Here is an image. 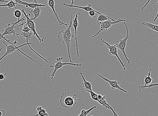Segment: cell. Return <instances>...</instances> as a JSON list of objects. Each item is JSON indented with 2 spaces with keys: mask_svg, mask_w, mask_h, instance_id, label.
<instances>
[{
  "mask_svg": "<svg viewBox=\"0 0 158 116\" xmlns=\"http://www.w3.org/2000/svg\"><path fill=\"white\" fill-rule=\"evenodd\" d=\"M24 25L23 29L21 30V31L24 32H28L31 31L26 23L24 24Z\"/></svg>",
  "mask_w": 158,
  "mask_h": 116,
  "instance_id": "obj_29",
  "label": "cell"
},
{
  "mask_svg": "<svg viewBox=\"0 0 158 116\" xmlns=\"http://www.w3.org/2000/svg\"><path fill=\"white\" fill-rule=\"evenodd\" d=\"M88 13L89 16H90L92 18H96V17L97 16L98 14L99 15H104L97 11H90Z\"/></svg>",
  "mask_w": 158,
  "mask_h": 116,
  "instance_id": "obj_25",
  "label": "cell"
},
{
  "mask_svg": "<svg viewBox=\"0 0 158 116\" xmlns=\"http://www.w3.org/2000/svg\"><path fill=\"white\" fill-rule=\"evenodd\" d=\"M2 48H0V53H1L2 52Z\"/></svg>",
  "mask_w": 158,
  "mask_h": 116,
  "instance_id": "obj_39",
  "label": "cell"
},
{
  "mask_svg": "<svg viewBox=\"0 0 158 116\" xmlns=\"http://www.w3.org/2000/svg\"><path fill=\"white\" fill-rule=\"evenodd\" d=\"M73 8H72L71 18L69 26L66 30H62L61 31L59 32L58 33V42L60 43H62L67 46L68 57L69 58L70 62L74 63L72 61L70 52L71 38L74 37V35L71 33V28L72 25H73Z\"/></svg>",
  "mask_w": 158,
  "mask_h": 116,
  "instance_id": "obj_1",
  "label": "cell"
},
{
  "mask_svg": "<svg viewBox=\"0 0 158 116\" xmlns=\"http://www.w3.org/2000/svg\"><path fill=\"white\" fill-rule=\"evenodd\" d=\"M63 59V57L57 58L55 62V64H51L50 66V67H54V70L51 75V81H53L54 80V77L57 71L60 69H62L64 66L71 65L74 67H81L82 66L81 64V63L76 64L71 63H62V60Z\"/></svg>",
  "mask_w": 158,
  "mask_h": 116,
  "instance_id": "obj_4",
  "label": "cell"
},
{
  "mask_svg": "<svg viewBox=\"0 0 158 116\" xmlns=\"http://www.w3.org/2000/svg\"><path fill=\"white\" fill-rule=\"evenodd\" d=\"M18 4L16 2H13V0H11V1L9 2L7 4L5 5H0L1 7H7L10 9H12L13 8H14L16 9V5Z\"/></svg>",
  "mask_w": 158,
  "mask_h": 116,
  "instance_id": "obj_21",
  "label": "cell"
},
{
  "mask_svg": "<svg viewBox=\"0 0 158 116\" xmlns=\"http://www.w3.org/2000/svg\"><path fill=\"white\" fill-rule=\"evenodd\" d=\"M42 108H43L42 107H38L36 108V110L37 111H40L41 110V109H42Z\"/></svg>",
  "mask_w": 158,
  "mask_h": 116,
  "instance_id": "obj_32",
  "label": "cell"
},
{
  "mask_svg": "<svg viewBox=\"0 0 158 116\" xmlns=\"http://www.w3.org/2000/svg\"><path fill=\"white\" fill-rule=\"evenodd\" d=\"M14 69V68H12L9 69L8 71H6L5 74L0 73V80H4L7 75V74L9 72V71L12 70Z\"/></svg>",
  "mask_w": 158,
  "mask_h": 116,
  "instance_id": "obj_28",
  "label": "cell"
},
{
  "mask_svg": "<svg viewBox=\"0 0 158 116\" xmlns=\"http://www.w3.org/2000/svg\"><path fill=\"white\" fill-rule=\"evenodd\" d=\"M43 116H49V114L46 112V113L44 114Z\"/></svg>",
  "mask_w": 158,
  "mask_h": 116,
  "instance_id": "obj_38",
  "label": "cell"
},
{
  "mask_svg": "<svg viewBox=\"0 0 158 116\" xmlns=\"http://www.w3.org/2000/svg\"><path fill=\"white\" fill-rule=\"evenodd\" d=\"M81 13H76L75 15V18L73 20V25L74 27L75 33V42H76V45H75V47L76 48L77 52V57H80L79 56V45L77 42V29L78 25V18L79 16L80 15Z\"/></svg>",
  "mask_w": 158,
  "mask_h": 116,
  "instance_id": "obj_11",
  "label": "cell"
},
{
  "mask_svg": "<svg viewBox=\"0 0 158 116\" xmlns=\"http://www.w3.org/2000/svg\"><path fill=\"white\" fill-rule=\"evenodd\" d=\"M21 35L24 38H25L26 40L27 43H29V41L32 39V31L28 32H24L21 31Z\"/></svg>",
  "mask_w": 158,
  "mask_h": 116,
  "instance_id": "obj_20",
  "label": "cell"
},
{
  "mask_svg": "<svg viewBox=\"0 0 158 116\" xmlns=\"http://www.w3.org/2000/svg\"><path fill=\"white\" fill-rule=\"evenodd\" d=\"M117 1H118V0H117Z\"/></svg>",
  "mask_w": 158,
  "mask_h": 116,
  "instance_id": "obj_42",
  "label": "cell"
},
{
  "mask_svg": "<svg viewBox=\"0 0 158 116\" xmlns=\"http://www.w3.org/2000/svg\"><path fill=\"white\" fill-rule=\"evenodd\" d=\"M155 86H158V83L149 84L146 86H144L142 85H141L139 86V92L141 91L145 88H150Z\"/></svg>",
  "mask_w": 158,
  "mask_h": 116,
  "instance_id": "obj_24",
  "label": "cell"
},
{
  "mask_svg": "<svg viewBox=\"0 0 158 116\" xmlns=\"http://www.w3.org/2000/svg\"><path fill=\"white\" fill-rule=\"evenodd\" d=\"M157 5H158V2L157 3ZM158 11L157 13V14L155 18H154V19H153V21L154 22H155L156 20L158 19Z\"/></svg>",
  "mask_w": 158,
  "mask_h": 116,
  "instance_id": "obj_31",
  "label": "cell"
},
{
  "mask_svg": "<svg viewBox=\"0 0 158 116\" xmlns=\"http://www.w3.org/2000/svg\"><path fill=\"white\" fill-rule=\"evenodd\" d=\"M76 96V95L75 94L72 95L70 92L68 93H63L62 95L60 100L62 106L65 108L75 106L77 104L76 101L82 100L81 99L77 98Z\"/></svg>",
  "mask_w": 158,
  "mask_h": 116,
  "instance_id": "obj_2",
  "label": "cell"
},
{
  "mask_svg": "<svg viewBox=\"0 0 158 116\" xmlns=\"http://www.w3.org/2000/svg\"><path fill=\"white\" fill-rule=\"evenodd\" d=\"M2 112L1 111H0V116H2Z\"/></svg>",
  "mask_w": 158,
  "mask_h": 116,
  "instance_id": "obj_37",
  "label": "cell"
},
{
  "mask_svg": "<svg viewBox=\"0 0 158 116\" xmlns=\"http://www.w3.org/2000/svg\"><path fill=\"white\" fill-rule=\"evenodd\" d=\"M18 3H19V4L23 5H25L26 6V7L28 8V7H30V8L32 9H34L36 7H46V6L44 5H42L41 4H37V3H28L25 2H20L18 1H16Z\"/></svg>",
  "mask_w": 158,
  "mask_h": 116,
  "instance_id": "obj_14",
  "label": "cell"
},
{
  "mask_svg": "<svg viewBox=\"0 0 158 116\" xmlns=\"http://www.w3.org/2000/svg\"><path fill=\"white\" fill-rule=\"evenodd\" d=\"M88 92L90 93L91 96L92 98V100H94L98 102V103L102 105L103 107H104L106 109L110 110V109L109 107L106 106L104 104L102 103L101 102L99 101L98 98V95L95 92H93L92 90L88 91Z\"/></svg>",
  "mask_w": 158,
  "mask_h": 116,
  "instance_id": "obj_17",
  "label": "cell"
},
{
  "mask_svg": "<svg viewBox=\"0 0 158 116\" xmlns=\"http://www.w3.org/2000/svg\"><path fill=\"white\" fill-rule=\"evenodd\" d=\"M90 116H92V115H91Z\"/></svg>",
  "mask_w": 158,
  "mask_h": 116,
  "instance_id": "obj_41",
  "label": "cell"
},
{
  "mask_svg": "<svg viewBox=\"0 0 158 116\" xmlns=\"http://www.w3.org/2000/svg\"><path fill=\"white\" fill-rule=\"evenodd\" d=\"M126 20L118 19L116 21H115V20L109 19L104 22H97L98 25L100 26V28L97 33L92 36V38H94L95 37L98 35L101 32L106 31L110 28L112 25L122 22H126Z\"/></svg>",
  "mask_w": 158,
  "mask_h": 116,
  "instance_id": "obj_6",
  "label": "cell"
},
{
  "mask_svg": "<svg viewBox=\"0 0 158 116\" xmlns=\"http://www.w3.org/2000/svg\"><path fill=\"white\" fill-rule=\"evenodd\" d=\"M157 103H158V101H157Z\"/></svg>",
  "mask_w": 158,
  "mask_h": 116,
  "instance_id": "obj_40",
  "label": "cell"
},
{
  "mask_svg": "<svg viewBox=\"0 0 158 116\" xmlns=\"http://www.w3.org/2000/svg\"><path fill=\"white\" fill-rule=\"evenodd\" d=\"M100 40L107 46V48L109 49L108 53L109 54L111 55L116 56L118 58L120 63L122 65L123 69L126 70V65L122 61L118 55V48L116 46L115 44L114 45H111V44L105 42V41L102 38H101Z\"/></svg>",
  "mask_w": 158,
  "mask_h": 116,
  "instance_id": "obj_9",
  "label": "cell"
},
{
  "mask_svg": "<svg viewBox=\"0 0 158 116\" xmlns=\"http://www.w3.org/2000/svg\"><path fill=\"white\" fill-rule=\"evenodd\" d=\"M98 75L100 77L102 78L104 81L108 83L112 90L117 89L124 92L125 93H128V92L126 90L123 89L120 87L119 84L120 83L119 82L116 80L111 81L108 79V78L101 76L100 74H98Z\"/></svg>",
  "mask_w": 158,
  "mask_h": 116,
  "instance_id": "obj_10",
  "label": "cell"
},
{
  "mask_svg": "<svg viewBox=\"0 0 158 116\" xmlns=\"http://www.w3.org/2000/svg\"><path fill=\"white\" fill-rule=\"evenodd\" d=\"M114 114V116H119L116 113V112L115 113L113 114Z\"/></svg>",
  "mask_w": 158,
  "mask_h": 116,
  "instance_id": "obj_35",
  "label": "cell"
},
{
  "mask_svg": "<svg viewBox=\"0 0 158 116\" xmlns=\"http://www.w3.org/2000/svg\"><path fill=\"white\" fill-rule=\"evenodd\" d=\"M70 1H71V5H73L74 0H70Z\"/></svg>",
  "mask_w": 158,
  "mask_h": 116,
  "instance_id": "obj_34",
  "label": "cell"
},
{
  "mask_svg": "<svg viewBox=\"0 0 158 116\" xmlns=\"http://www.w3.org/2000/svg\"><path fill=\"white\" fill-rule=\"evenodd\" d=\"M14 16L18 18V20H20V19L22 15V12L18 9H16L14 11Z\"/></svg>",
  "mask_w": 158,
  "mask_h": 116,
  "instance_id": "obj_26",
  "label": "cell"
},
{
  "mask_svg": "<svg viewBox=\"0 0 158 116\" xmlns=\"http://www.w3.org/2000/svg\"><path fill=\"white\" fill-rule=\"evenodd\" d=\"M48 5L50 7L51 9H52L54 15L56 17V18L58 22L59 23V24L60 26L65 25L66 26H68V24L62 22L59 17H58V15L56 13L55 10V2L54 0H48Z\"/></svg>",
  "mask_w": 158,
  "mask_h": 116,
  "instance_id": "obj_12",
  "label": "cell"
},
{
  "mask_svg": "<svg viewBox=\"0 0 158 116\" xmlns=\"http://www.w3.org/2000/svg\"><path fill=\"white\" fill-rule=\"evenodd\" d=\"M151 62H152V60L151 59L150 60L149 72L148 74V75L147 76H146L145 77V80H144V82H145V85H144V86H147V85L150 84L153 81L152 78L151 77V71H152V69H151Z\"/></svg>",
  "mask_w": 158,
  "mask_h": 116,
  "instance_id": "obj_16",
  "label": "cell"
},
{
  "mask_svg": "<svg viewBox=\"0 0 158 116\" xmlns=\"http://www.w3.org/2000/svg\"><path fill=\"white\" fill-rule=\"evenodd\" d=\"M42 8V7H38L34 8L33 10H32L31 11L28 13V15L29 16L31 15H33L34 16L33 18H30L31 19L33 20H35L37 18L40 17Z\"/></svg>",
  "mask_w": 158,
  "mask_h": 116,
  "instance_id": "obj_13",
  "label": "cell"
},
{
  "mask_svg": "<svg viewBox=\"0 0 158 116\" xmlns=\"http://www.w3.org/2000/svg\"><path fill=\"white\" fill-rule=\"evenodd\" d=\"M124 25L125 26L126 29V35L125 38L123 39H120L119 40L120 42L118 44H116L115 45L117 48L118 49L123 53V55L125 57V59L127 61V63L130 64V60H131L129 59L127 57L126 54L125 52L126 47V45L127 41L130 38V36L129 34V32L128 30V27L126 24L125 22L123 23Z\"/></svg>",
  "mask_w": 158,
  "mask_h": 116,
  "instance_id": "obj_7",
  "label": "cell"
},
{
  "mask_svg": "<svg viewBox=\"0 0 158 116\" xmlns=\"http://www.w3.org/2000/svg\"><path fill=\"white\" fill-rule=\"evenodd\" d=\"M109 19L115 20L112 18L110 17L109 16L105 15H99L97 19V22H104L106 21V20H108Z\"/></svg>",
  "mask_w": 158,
  "mask_h": 116,
  "instance_id": "obj_22",
  "label": "cell"
},
{
  "mask_svg": "<svg viewBox=\"0 0 158 116\" xmlns=\"http://www.w3.org/2000/svg\"><path fill=\"white\" fill-rule=\"evenodd\" d=\"M21 12L23 13L24 15H25V17L27 19V21L25 23H23L19 25L18 27L24 25V24L26 23L31 30V31L33 32V35L36 36L38 39L39 40L40 42H44V38H41V36H40L36 32V27L35 24L34 23L33 20L31 19V18L29 17V16L28 14H27L25 13L24 9L21 10Z\"/></svg>",
  "mask_w": 158,
  "mask_h": 116,
  "instance_id": "obj_8",
  "label": "cell"
},
{
  "mask_svg": "<svg viewBox=\"0 0 158 116\" xmlns=\"http://www.w3.org/2000/svg\"><path fill=\"white\" fill-rule=\"evenodd\" d=\"M3 43L5 44L6 46V52L4 54V55H3L1 58H0V60H1L3 59V58H4L5 57L7 56L8 55H9V54L14 53L16 50H18L21 53L23 54L26 57H28L29 59L31 60L34 61V62H36L37 64H38L41 67L42 66V65H41L40 64L38 63L35 60H34L32 59V58L28 56H27L26 54H25L23 52H22L21 50L19 49V48L20 47H21L26 45H28L30 48V49H31V50H32L33 52H35V51L34 50L30 45V44H31L32 43L29 42L28 43H26L24 44H23V45L19 46H17L16 45H14V44H10L9 45H7L6 43V41L4 40H3Z\"/></svg>",
  "mask_w": 158,
  "mask_h": 116,
  "instance_id": "obj_3",
  "label": "cell"
},
{
  "mask_svg": "<svg viewBox=\"0 0 158 116\" xmlns=\"http://www.w3.org/2000/svg\"><path fill=\"white\" fill-rule=\"evenodd\" d=\"M151 1V0H148V1L146 3V4L145 5H144V6L142 8L141 10V11H140L141 13L143 11L144 9H145L146 7L148 5V4H149V3Z\"/></svg>",
  "mask_w": 158,
  "mask_h": 116,
  "instance_id": "obj_30",
  "label": "cell"
},
{
  "mask_svg": "<svg viewBox=\"0 0 158 116\" xmlns=\"http://www.w3.org/2000/svg\"><path fill=\"white\" fill-rule=\"evenodd\" d=\"M142 25L148 28L158 32V26L157 25L153 24L150 23H148L146 22L142 23Z\"/></svg>",
  "mask_w": 158,
  "mask_h": 116,
  "instance_id": "obj_19",
  "label": "cell"
},
{
  "mask_svg": "<svg viewBox=\"0 0 158 116\" xmlns=\"http://www.w3.org/2000/svg\"><path fill=\"white\" fill-rule=\"evenodd\" d=\"M26 18L25 16L18 20V21L15 23H13L12 25L11 26L10 24H8L5 27V28L4 30H3V33L2 34L0 32V40H1L3 37L5 36L6 35H9L10 36L13 35V36H17V38L20 39V37H19V34L17 33L15 28H16L15 26L18 24L19 23L23 21V20H25V18Z\"/></svg>",
  "mask_w": 158,
  "mask_h": 116,
  "instance_id": "obj_5",
  "label": "cell"
},
{
  "mask_svg": "<svg viewBox=\"0 0 158 116\" xmlns=\"http://www.w3.org/2000/svg\"><path fill=\"white\" fill-rule=\"evenodd\" d=\"M46 112L45 109L42 108L40 111H38V113L32 116H43Z\"/></svg>",
  "mask_w": 158,
  "mask_h": 116,
  "instance_id": "obj_27",
  "label": "cell"
},
{
  "mask_svg": "<svg viewBox=\"0 0 158 116\" xmlns=\"http://www.w3.org/2000/svg\"><path fill=\"white\" fill-rule=\"evenodd\" d=\"M96 108H97V107L95 106L92 107L87 111L82 110L81 111L80 114L78 116H87L92 111L94 110V109Z\"/></svg>",
  "mask_w": 158,
  "mask_h": 116,
  "instance_id": "obj_23",
  "label": "cell"
},
{
  "mask_svg": "<svg viewBox=\"0 0 158 116\" xmlns=\"http://www.w3.org/2000/svg\"><path fill=\"white\" fill-rule=\"evenodd\" d=\"M98 98L100 101L102 103L104 104L107 107L110 109V110H111L113 113H114L115 112L113 110L112 108L110 105L106 102V97L105 96H103L101 95H98Z\"/></svg>",
  "mask_w": 158,
  "mask_h": 116,
  "instance_id": "obj_18",
  "label": "cell"
},
{
  "mask_svg": "<svg viewBox=\"0 0 158 116\" xmlns=\"http://www.w3.org/2000/svg\"><path fill=\"white\" fill-rule=\"evenodd\" d=\"M80 74L83 80V82L82 83V84L85 90L87 92L88 91L92 90V85L90 83V82H88L86 80L82 73H80Z\"/></svg>",
  "mask_w": 158,
  "mask_h": 116,
  "instance_id": "obj_15",
  "label": "cell"
},
{
  "mask_svg": "<svg viewBox=\"0 0 158 116\" xmlns=\"http://www.w3.org/2000/svg\"><path fill=\"white\" fill-rule=\"evenodd\" d=\"M9 2L8 1H5V0H0V2L1 3L3 2Z\"/></svg>",
  "mask_w": 158,
  "mask_h": 116,
  "instance_id": "obj_33",
  "label": "cell"
},
{
  "mask_svg": "<svg viewBox=\"0 0 158 116\" xmlns=\"http://www.w3.org/2000/svg\"><path fill=\"white\" fill-rule=\"evenodd\" d=\"M13 1H18V2H23V1H20V0H13Z\"/></svg>",
  "mask_w": 158,
  "mask_h": 116,
  "instance_id": "obj_36",
  "label": "cell"
}]
</instances>
